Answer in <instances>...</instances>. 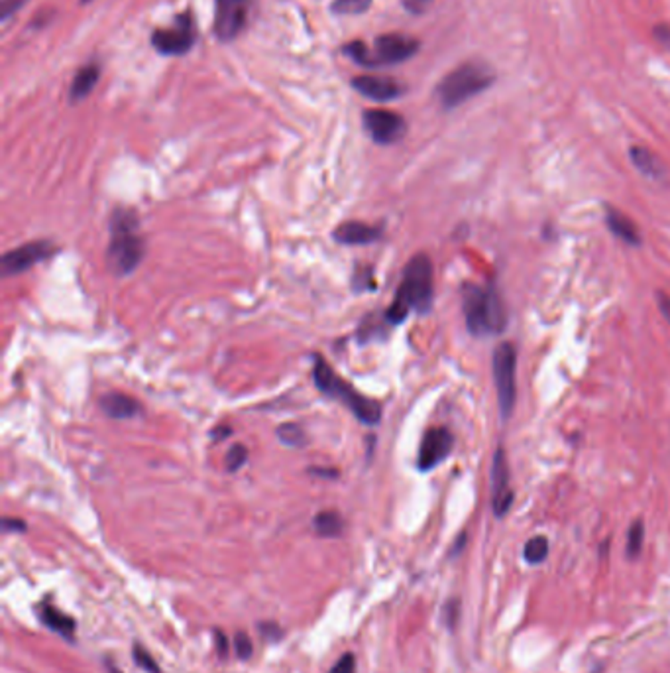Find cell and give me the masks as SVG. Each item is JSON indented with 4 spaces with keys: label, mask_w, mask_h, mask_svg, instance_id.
I'll use <instances>...</instances> for the list:
<instances>
[{
    "label": "cell",
    "mask_w": 670,
    "mask_h": 673,
    "mask_svg": "<svg viewBox=\"0 0 670 673\" xmlns=\"http://www.w3.org/2000/svg\"><path fill=\"white\" fill-rule=\"evenodd\" d=\"M83 3H88V0H83Z\"/></svg>",
    "instance_id": "74e56055"
},
{
    "label": "cell",
    "mask_w": 670,
    "mask_h": 673,
    "mask_svg": "<svg viewBox=\"0 0 670 673\" xmlns=\"http://www.w3.org/2000/svg\"><path fill=\"white\" fill-rule=\"evenodd\" d=\"M260 632H262V636L268 638V640H280L281 638V628L273 622L260 624Z\"/></svg>",
    "instance_id": "4dcf8cb0"
},
{
    "label": "cell",
    "mask_w": 670,
    "mask_h": 673,
    "mask_svg": "<svg viewBox=\"0 0 670 673\" xmlns=\"http://www.w3.org/2000/svg\"><path fill=\"white\" fill-rule=\"evenodd\" d=\"M432 304V265L427 255L413 257L403 268V278L391 306L383 314L386 325H401L411 311L427 314Z\"/></svg>",
    "instance_id": "6da1fadb"
},
{
    "label": "cell",
    "mask_w": 670,
    "mask_h": 673,
    "mask_svg": "<svg viewBox=\"0 0 670 673\" xmlns=\"http://www.w3.org/2000/svg\"><path fill=\"white\" fill-rule=\"evenodd\" d=\"M606 221H607L609 231H612L616 237L625 240L627 245H633V247L641 245V237H639L637 224L632 219H629L627 215H624L622 211H616V209H607Z\"/></svg>",
    "instance_id": "e0dca14e"
},
{
    "label": "cell",
    "mask_w": 670,
    "mask_h": 673,
    "mask_svg": "<svg viewBox=\"0 0 670 673\" xmlns=\"http://www.w3.org/2000/svg\"><path fill=\"white\" fill-rule=\"evenodd\" d=\"M234 650H236V656H239L240 660H250L252 653H254V646H252V640L246 632H239L234 638Z\"/></svg>",
    "instance_id": "83f0119b"
},
{
    "label": "cell",
    "mask_w": 670,
    "mask_h": 673,
    "mask_svg": "<svg viewBox=\"0 0 670 673\" xmlns=\"http://www.w3.org/2000/svg\"><path fill=\"white\" fill-rule=\"evenodd\" d=\"M419 52V42L403 34H386L380 36L373 46L364 42H352L344 47V54L352 57L354 62L366 67L380 65H396L411 60Z\"/></svg>",
    "instance_id": "8992f818"
},
{
    "label": "cell",
    "mask_w": 670,
    "mask_h": 673,
    "mask_svg": "<svg viewBox=\"0 0 670 673\" xmlns=\"http://www.w3.org/2000/svg\"><path fill=\"white\" fill-rule=\"evenodd\" d=\"M364 129L372 136V140L381 146H389L399 142L407 132V122L401 114L383 111V109H372L366 111L362 116Z\"/></svg>",
    "instance_id": "8fae6325"
},
{
    "label": "cell",
    "mask_w": 670,
    "mask_h": 673,
    "mask_svg": "<svg viewBox=\"0 0 670 673\" xmlns=\"http://www.w3.org/2000/svg\"><path fill=\"white\" fill-rule=\"evenodd\" d=\"M491 496H494V514L504 518L514 504V492L509 489V467L504 449H498L491 465Z\"/></svg>",
    "instance_id": "4fadbf2b"
},
{
    "label": "cell",
    "mask_w": 670,
    "mask_h": 673,
    "mask_svg": "<svg viewBox=\"0 0 670 673\" xmlns=\"http://www.w3.org/2000/svg\"><path fill=\"white\" fill-rule=\"evenodd\" d=\"M275 433H278V439L281 443L289 447H305V443H307V435H305V432L297 424H283L278 427Z\"/></svg>",
    "instance_id": "7402d4cb"
},
{
    "label": "cell",
    "mask_w": 670,
    "mask_h": 673,
    "mask_svg": "<svg viewBox=\"0 0 670 673\" xmlns=\"http://www.w3.org/2000/svg\"><path fill=\"white\" fill-rule=\"evenodd\" d=\"M39 618H42V622L46 624V627L49 630L57 632L59 636H65L71 640L73 638V632H75V620L71 617H67V614L59 612L57 609L54 607H44L42 612H39Z\"/></svg>",
    "instance_id": "ffe728a7"
},
{
    "label": "cell",
    "mask_w": 670,
    "mask_h": 673,
    "mask_svg": "<svg viewBox=\"0 0 670 673\" xmlns=\"http://www.w3.org/2000/svg\"><path fill=\"white\" fill-rule=\"evenodd\" d=\"M372 6V0H334L331 11L334 14H364Z\"/></svg>",
    "instance_id": "603a6c76"
},
{
    "label": "cell",
    "mask_w": 670,
    "mask_h": 673,
    "mask_svg": "<svg viewBox=\"0 0 670 673\" xmlns=\"http://www.w3.org/2000/svg\"><path fill=\"white\" fill-rule=\"evenodd\" d=\"M466 327L474 337L501 333L507 325V309L496 288L466 284L462 288Z\"/></svg>",
    "instance_id": "277c9868"
},
{
    "label": "cell",
    "mask_w": 670,
    "mask_h": 673,
    "mask_svg": "<svg viewBox=\"0 0 670 673\" xmlns=\"http://www.w3.org/2000/svg\"><path fill=\"white\" fill-rule=\"evenodd\" d=\"M643 535H645L643 524H641V522H635V524L632 526V530H629V542H627V551H629V555H637L639 551H641Z\"/></svg>",
    "instance_id": "4316f807"
},
{
    "label": "cell",
    "mask_w": 670,
    "mask_h": 673,
    "mask_svg": "<svg viewBox=\"0 0 670 673\" xmlns=\"http://www.w3.org/2000/svg\"><path fill=\"white\" fill-rule=\"evenodd\" d=\"M329 673H356V661H354L352 653H344V656L331 668Z\"/></svg>",
    "instance_id": "f1b7e54d"
},
{
    "label": "cell",
    "mask_w": 670,
    "mask_h": 673,
    "mask_svg": "<svg viewBox=\"0 0 670 673\" xmlns=\"http://www.w3.org/2000/svg\"><path fill=\"white\" fill-rule=\"evenodd\" d=\"M98 75H101V70H98L96 63H88L77 72L75 80L71 83V89H69V95H71L73 103L83 101L85 97L91 95L95 85L98 83Z\"/></svg>",
    "instance_id": "ac0fdd59"
},
{
    "label": "cell",
    "mask_w": 670,
    "mask_h": 673,
    "mask_svg": "<svg viewBox=\"0 0 670 673\" xmlns=\"http://www.w3.org/2000/svg\"><path fill=\"white\" fill-rule=\"evenodd\" d=\"M24 4V0H4V6H3V18L6 21V18L10 14H14L16 8H20Z\"/></svg>",
    "instance_id": "e575fe53"
},
{
    "label": "cell",
    "mask_w": 670,
    "mask_h": 673,
    "mask_svg": "<svg viewBox=\"0 0 670 673\" xmlns=\"http://www.w3.org/2000/svg\"><path fill=\"white\" fill-rule=\"evenodd\" d=\"M354 288H356V291H364V290H373L376 288V284H373V278H372V268H366V272H356V276H354Z\"/></svg>",
    "instance_id": "f546056e"
},
{
    "label": "cell",
    "mask_w": 670,
    "mask_h": 673,
    "mask_svg": "<svg viewBox=\"0 0 670 673\" xmlns=\"http://www.w3.org/2000/svg\"><path fill=\"white\" fill-rule=\"evenodd\" d=\"M252 0H216L214 34L221 42H232L248 22Z\"/></svg>",
    "instance_id": "30bf717a"
},
{
    "label": "cell",
    "mask_w": 670,
    "mask_h": 673,
    "mask_svg": "<svg viewBox=\"0 0 670 673\" xmlns=\"http://www.w3.org/2000/svg\"><path fill=\"white\" fill-rule=\"evenodd\" d=\"M452 445H455V437H452L448 429L445 427L429 429V432L421 439V447L417 455L419 471L427 473L435 469V467H439L450 455Z\"/></svg>",
    "instance_id": "7c38bea8"
},
{
    "label": "cell",
    "mask_w": 670,
    "mask_h": 673,
    "mask_svg": "<svg viewBox=\"0 0 670 673\" xmlns=\"http://www.w3.org/2000/svg\"><path fill=\"white\" fill-rule=\"evenodd\" d=\"M547 553H549V542H547V538H540V535H537V538H533V540H529L527 545H525V559L529 563H533V565L545 561Z\"/></svg>",
    "instance_id": "cb8c5ba5"
},
{
    "label": "cell",
    "mask_w": 670,
    "mask_h": 673,
    "mask_svg": "<svg viewBox=\"0 0 670 673\" xmlns=\"http://www.w3.org/2000/svg\"><path fill=\"white\" fill-rule=\"evenodd\" d=\"M494 380L501 416L507 419L517 400V353L511 343H501L494 350Z\"/></svg>",
    "instance_id": "52a82bcc"
},
{
    "label": "cell",
    "mask_w": 670,
    "mask_h": 673,
    "mask_svg": "<svg viewBox=\"0 0 670 673\" xmlns=\"http://www.w3.org/2000/svg\"><path fill=\"white\" fill-rule=\"evenodd\" d=\"M352 87L366 99L388 103L406 93V87L399 81L389 80V77H373V75H360L352 81Z\"/></svg>",
    "instance_id": "5bb4252c"
},
{
    "label": "cell",
    "mask_w": 670,
    "mask_h": 673,
    "mask_svg": "<svg viewBox=\"0 0 670 673\" xmlns=\"http://www.w3.org/2000/svg\"><path fill=\"white\" fill-rule=\"evenodd\" d=\"M98 406H101L105 416L113 419H134L142 414V406L132 396L122 392H108L101 396Z\"/></svg>",
    "instance_id": "2e32d148"
},
{
    "label": "cell",
    "mask_w": 670,
    "mask_h": 673,
    "mask_svg": "<svg viewBox=\"0 0 670 673\" xmlns=\"http://www.w3.org/2000/svg\"><path fill=\"white\" fill-rule=\"evenodd\" d=\"M246 461H248V449H246L240 443H236L229 449V453H226V457H224L226 471H229V473L240 471L242 467L246 465Z\"/></svg>",
    "instance_id": "d4e9b609"
},
{
    "label": "cell",
    "mask_w": 670,
    "mask_h": 673,
    "mask_svg": "<svg viewBox=\"0 0 670 673\" xmlns=\"http://www.w3.org/2000/svg\"><path fill=\"white\" fill-rule=\"evenodd\" d=\"M111 242L106 248L108 268L114 276H128L142 265L146 242L140 235V219L136 211L118 207L111 215Z\"/></svg>",
    "instance_id": "7a4b0ae2"
},
{
    "label": "cell",
    "mask_w": 670,
    "mask_h": 673,
    "mask_svg": "<svg viewBox=\"0 0 670 673\" xmlns=\"http://www.w3.org/2000/svg\"><path fill=\"white\" fill-rule=\"evenodd\" d=\"M383 237V229L378 224H368L362 221H347L339 224L332 232V239L344 247H366L378 242Z\"/></svg>",
    "instance_id": "9a60e30c"
},
{
    "label": "cell",
    "mask_w": 670,
    "mask_h": 673,
    "mask_svg": "<svg viewBox=\"0 0 670 673\" xmlns=\"http://www.w3.org/2000/svg\"><path fill=\"white\" fill-rule=\"evenodd\" d=\"M134 661H136V666L142 668L146 673H163L160 666H157V661L146 652V648L140 646V644H136L134 646Z\"/></svg>",
    "instance_id": "484cf974"
},
{
    "label": "cell",
    "mask_w": 670,
    "mask_h": 673,
    "mask_svg": "<svg viewBox=\"0 0 670 673\" xmlns=\"http://www.w3.org/2000/svg\"><path fill=\"white\" fill-rule=\"evenodd\" d=\"M57 252V248L49 240H34L28 245L18 247L14 250L6 252L0 260V270L4 276H16L22 272L29 270L32 266L42 265V262L49 260Z\"/></svg>",
    "instance_id": "9c48e42d"
},
{
    "label": "cell",
    "mask_w": 670,
    "mask_h": 673,
    "mask_svg": "<svg viewBox=\"0 0 670 673\" xmlns=\"http://www.w3.org/2000/svg\"><path fill=\"white\" fill-rule=\"evenodd\" d=\"M431 3H432V0H406V6L409 8L411 13L419 14V13L425 11V8H427Z\"/></svg>",
    "instance_id": "836d02e7"
},
{
    "label": "cell",
    "mask_w": 670,
    "mask_h": 673,
    "mask_svg": "<svg viewBox=\"0 0 670 673\" xmlns=\"http://www.w3.org/2000/svg\"><path fill=\"white\" fill-rule=\"evenodd\" d=\"M313 380L321 394L347 406L360 424L376 427L381 422V404L358 392L348 380L340 378L321 355L313 357Z\"/></svg>",
    "instance_id": "3957f363"
},
{
    "label": "cell",
    "mask_w": 670,
    "mask_h": 673,
    "mask_svg": "<svg viewBox=\"0 0 670 673\" xmlns=\"http://www.w3.org/2000/svg\"><path fill=\"white\" fill-rule=\"evenodd\" d=\"M197 30L191 13H183L175 18L172 28H160L152 34V46L162 55H183L193 47Z\"/></svg>",
    "instance_id": "ba28073f"
},
{
    "label": "cell",
    "mask_w": 670,
    "mask_h": 673,
    "mask_svg": "<svg viewBox=\"0 0 670 673\" xmlns=\"http://www.w3.org/2000/svg\"><path fill=\"white\" fill-rule=\"evenodd\" d=\"M3 528L4 532H26V524L18 518H4Z\"/></svg>",
    "instance_id": "d6a6232c"
},
{
    "label": "cell",
    "mask_w": 670,
    "mask_h": 673,
    "mask_svg": "<svg viewBox=\"0 0 670 673\" xmlns=\"http://www.w3.org/2000/svg\"><path fill=\"white\" fill-rule=\"evenodd\" d=\"M214 640H216V648H219L222 656H226V652H229V644H226L224 634L219 632V630H214Z\"/></svg>",
    "instance_id": "d590c367"
},
{
    "label": "cell",
    "mask_w": 670,
    "mask_h": 673,
    "mask_svg": "<svg viewBox=\"0 0 670 673\" xmlns=\"http://www.w3.org/2000/svg\"><path fill=\"white\" fill-rule=\"evenodd\" d=\"M657 304H658V309H661V314L665 315V319L670 324V296H666L665 291H657Z\"/></svg>",
    "instance_id": "1f68e13d"
},
{
    "label": "cell",
    "mask_w": 670,
    "mask_h": 673,
    "mask_svg": "<svg viewBox=\"0 0 670 673\" xmlns=\"http://www.w3.org/2000/svg\"><path fill=\"white\" fill-rule=\"evenodd\" d=\"M629 156H632L635 168L643 175H647V178L658 180L665 175V165L661 164V160H658L653 152L643 148V146H633V148L629 150Z\"/></svg>",
    "instance_id": "d6986e66"
},
{
    "label": "cell",
    "mask_w": 670,
    "mask_h": 673,
    "mask_svg": "<svg viewBox=\"0 0 670 673\" xmlns=\"http://www.w3.org/2000/svg\"><path fill=\"white\" fill-rule=\"evenodd\" d=\"M311 473H313V475H317V476H324V479H331V476H337V475H339L337 471H331V469H327V471H321V469H311Z\"/></svg>",
    "instance_id": "8d00e7d4"
},
{
    "label": "cell",
    "mask_w": 670,
    "mask_h": 673,
    "mask_svg": "<svg viewBox=\"0 0 670 673\" xmlns=\"http://www.w3.org/2000/svg\"><path fill=\"white\" fill-rule=\"evenodd\" d=\"M494 81L496 73L490 65L480 62L462 63L455 72L445 75V80L437 85V97L440 105L450 111L466 103L472 97L484 93L488 87L494 85Z\"/></svg>",
    "instance_id": "5b68a950"
},
{
    "label": "cell",
    "mask_w": 670,
    "mask_h": 673,
    "mask_svg": "<svg viewBox=\"0 0 670 673\" xmlns=\"http://www.w3.org/2000/svg\"><path fill=\"white\" fill-rule=\"evenodd\" d=\"M313 528L321 538H340L344 532V520L337 510H324L314 516Z\"/></svg>",
    "instance_id": "44dd1931"
}]
</instances>
